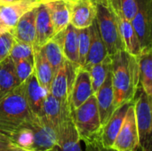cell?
I'll list each match as a JSON object with an SVG mask.
<instances>
[{
	"label": "cell",
	"mask_w": 152,
	"mask_h": 151,
	"mask_svg": "<svg viewBox=\"0 0 152 151\" xmlns=\"http://www.w3.org/2000/svg\"><path fill=\"white\" fill-rule=\"evenodd\" d=\"M110 58L114 106L117 109L124 103L134 101L140 85L139 63L137 56L125 50L110 55Z\"/></svg>",
	"instance_id": "6da1fadb"
},
{
	"label": "cell",
	"mask_w": 152,
	"mask_h": 151,
	"mask_svg": "<svg viewBox=\"0 0 152 151\" xmlns=\"http://www.w3.org/2000/svg\"><path fill=\"white\" fill-rule=\"evenodd\" d=\"M36 117L26 100L24 83L0 100V131L9 136L27 126Z\"/></svg>",
	"instance_id": "7a4b0ae2"
},
{
	"label": "cell",
	"mask_w": 152,
	"mask_h": 151,
	"mask_svg": "<svg viewBox=\"0 0 152 151\" xmlns=\"http://www.w3.org/2000/svg\"><path fill=\"white\" fill-rule=\"evenodd\" d=\"M96 23L109 55L125 50L118 23L117 13L109 0H95Z\"/></svg>",
	"instance_id": "3957f363"
},
{
	"label": "cell",
	"mask_w": 152,
	"mask_h": 151,
	"mask_svg": "<svg viewBox=\"0 0 152 151\" xmlns=\"http://www.w3.org/2000/svg\"><path fill=\"white\" fill-rule=\"evenodd\" d=\"M71 117L82 142L86 143L101 138L102 125L94 94L81 106L72 109Z\"/></svg>",
	"instance_id": "277c9868"
},
{
	"label": "cell",
	"mask_w": 152,
	"mask_h": 151,
	"mask_svg": "<svg viewBox=\"0 0 152 151\" xmlns=\"http://www.w3.org/2000/svg\"><path fill=\"white\" fill-rule=\"evenodd\" d=\"M134 112L139 134V150L152 151V97L141 85L134 98Z\"/></svg>",
	"instance_id": "5b68a950"
},
{
	"label": "cell",
	"mask_w": 152,
	"mask_h": 151,
	"mask_svg": "<svg viewBox=\"0 0 152 151\" xmlns=\"http://www.w3.org/2000/svg\"><path fill=\"white\" fill-rule=\"evenodd\" d=\"M78 67L66 60L54 76L51 85L50 93L60 101L61 107L66 110H71L70 96Z\"/></svg>",
	"instance_id": "8992f818"
},
{
	"label": "cell",
	"mask_w": 152,
	"mask_h": 151,
	"mask_svg": "<svg viewBox=\"0 0 152 151\" xmlns=\"http://www.w3.org/2000/svg\"><path fill=\"white\" fill-rule=\"evenodd\" d=\"M113 148L118 151L139 150V134L134 112V101L128 108Z\"/></svg>",
	"instance_id": "52a82bcc"
},
{
	"label": "cell",
	"mask_w": 152,
	"mask_h": 151,
	"mask_svg": "<svg viewBox=\"0 0 152 151\" xmlns=\"http://www.w3.org/2000/svg\"><path fill=\"white\" fill-rule=\"evenodd\" d=\"M138 10L131 20L140 40L142 50L152 47V0H136Z\"/></svg>",
	"instance_id": "ba28073f"
},
{
	"label": "cell",
	"mask_w": 152,
	"mask_h": 151,
	"mask_svg": "<svg viewBox=\"0 0 152 151\" xmlns=\"http://www.w3.org/2000/svg\"><path fill=\"white\" fill-rule=\"evenodd\" d=\"M68 3L70 24L75 28L78 29L89 28L96 20L97 8L95 0H74Z\"/></svg>",
	"instance_id": "9c48e42d"
},
{
	"label": "cell",
	"mask_w": 152,
	"mask_h": 151,
	"mask_svg": "<svg viewBox=\"0 0 152 151\" xmlns=\"http://www.w3.org/2000/svg\"><path fill=\"white\" fill-rule=\"evenodd\" d=\"M27 126L31 128L34 133V143L31 150H52L55 147L56 133L43 117H36Z\"/></svg>",
	"instance_id": "30bf717a"
},
{
	"label": "cell",
	"mask_w": 152,
	"mask_h": 151,
	"mask_svg": "<svg viewBox=\"0 0 152 151\" xmlns=\"http://www.w3.org/2000/svg\"><path fill=\"white\" fill-rule=\"evenodd\" d=\"M94 93L89 71L83 67H78L70 96L71 110L86 102Z\"/></svg>",
	"instance_id": "8fae6325"
},
{
	"label": "cell",
	"mask_w": 152,
	"mask_h": 151,
	"mask_svg": "<svg viewBox=\"0 0 152 151\" xmlns=\"http://www.w3.org/2000/svg\"><path fill=\"white\" fill-rule=\"evenodd\" d=\"M53 38L59 43L66 60L80 67L78 52V28H75L69 23L66 28L57 33Z\"/></svg>",
	"instance_id": "7c38bea8"
},
{
	"label": "cell",
	"mask_w": 152,
	"mask_h": 151,
	"mask_svg": "<svg viewBox=\"0 0 152 151\" xmlns=\"http://www.w3.org/2000/svg\"><path fill=\"white\" fill-rule=\"evenodd\" d=\"M94 95L96 97L101 123L103 126L109 121L116 109L114 106V90L112 85L111 70L109 73L104 83L94 93Z\"/></svg>",
	"instance_id": "4fadbf2b"
},
{
	"label": "cell",
	"mask_w": 152,
	"mask_h": 151,
	"mask_svg": "<svg viewBox=\"0 0 152 151\" xmlns=\"http://www.w3.org/2000/svg\"><path fill=\"white\" fill-rule=\"evenodd\" d=\"M55 36L46 4H39L36 18V39L33 48L43 47Z\"/></svg>",
	"instance_id": "5bb4252c"
},
{
	"label": "cell",
	"mask_w": 152,
	"mask_h": 151,
	"mask_svg": "<svg viewBox=\"0 0 152 151\" xmlns=\"http://www.w3.org/2000/svg\"><path fill=\"white\" fill-rule=\"evenodd\" d=\"M42 117L50 125L57 135L62 124L71 118V110L64 109L60 101L51 93H48L45 101Z\"/></svg>",
	"instance_id": "9a60e30c"
},
{
	"label": "cell",
	"mask_w": 152,
	"mask_h": 151,
	"mask_svg": "<svg viewBox=\"0 0 152 151\" xmlns=\"http://www.w3.org/2000/svg\"><path fill=\"white\" fill-rule=\"evenodd\" d=\"M133 102L134 101L126 102L118 107L113 112L109 121L102 126V134H101V142L103 144V146L109 147V148L113 147L115 140L125 120L128 108Z\"/></svg>",
	"instance_id": "2e32d148"
},
{
	"label": "cell",
	"mask_w": 152,
	"mask_h": 151,
	"mask_svg": "<svg viewBox=\"0 0 152 151\" xmlns=\"http://www.w3.org/2000/svg\"><path fill=\"white\" fill-rule=\"evenodd\" d=\"M23 83L25 86L26 100L31 111L35 116L42 117L44 104L48 93L40 85L34 73Z\"/></svg>",
	"instance_id": "e0dca14e"
},
{
	"label": "cell",
	"mask_w": 152,
	"mask_h": 151,
	"mask_svg": "<svg viewBox=\"0 0 152 151\" xmlns=\"http://www.w3.org/2000/svg\"><path fill=\"white\" fill-rule=\"evenodd\" d=\"M37 6L20 18L15 27L11 30L16 41L34 46L36 39V18Z\"/></svg>",
	"instance_id": "ac0fdd59"
},
{
	"label": "cell",
	"mask_w": 152,
	"mask_h": 151,
	"mask_svg": "<svg viewBox=\"0 0 152 151\" xmlns=\"http://www.w3.org/2000/svg\"><path fill=\"white\" fill-rule=\"evenodd\" d=\"M80 137L72 117L65 121L57 133V142L51 151H83Z\"/></svg>",
	"instance_id": "d6986e66"
},
{
	"label": "cell",
	"mask_w": 152,
	"mask_h": 151,
	"mask_svg": "<svg viewBox=\"0 0 152 151\" xmlns=\"http://www.w3.org/2000/svg\"><path fill=\"white\" fill-rule=\"evenodd\" d=\"M90 34H91L90 47H89L86 63L83 66V68H85L86 69H88L94 65L100 63L109 55L106 45L100 34L96 23V20L90 26Z\"/></svg>",
	"instance_id": "ffe728a7"
},
{
	"label": "cell",
	"mask_w": 152,
	"mask_h": 151,
	"mask_svg": "<svg viewBox=\"0 0 152 151\" xmlns=\"http://www.w3.org/2000/svg\"><path fill=\"white\" fill-rule=\"evenodd\" d=\"M40 3L30 1H17L13 4L0 5V19L11 30L15 27L21 16L31 9L37 7Z\"/></svg>",
	"instance_id": "44dd1931"
},
{
	"label": "cell",
	"mask_w": 152,
	"mask_h": 151,
	"mask_svg": "<svg viewBox=\"0 0 152 151\" xmlns=\"http://www.w3.org/2000/svg\"><path fill=\"white\" fill-rule=\"evenodd\" d=\"M34 74L40 85L50 93L54 73L41 47L34 48Z\"/></svg>",
	"instance_id": "7402d4cb"
},
{
	"label": "cell",
	"mask_w": 152,
	"mask_h": 151,
	"mask_svg": "<svg viewBox=\"0 0 152 151\" xmlns=\"http://www.w3.org/2000/svg\"><path fill=\"white\" fill-rule=\"evenodd\" d=\"M117 17L119 33L125 45V51L134 56H138L142 52V46L131 20H128L118 13H117Z\"/></svg>",
	"instance_id": "603a6c76"
},
{
	"label": "cell",
	"mask_w": 152,
	"mask_h": 151,
	"mask_svg": "<svg viewBox=\"0 0 152 151\" xmlns=\"http://www.w3.org/2000/svg\"><path fill=\"white\" fill-rule=\"evenodd\" d=\"M20 84L17 77L15 64L9 56L0 62V100Z\"/></svg>",
	"instance_id": "cb8c5ba5"
},
{
	"label": "cell",
	"mask_w": 152,
	"mask_h": 151,
	"mask_svg": "<svg viewBox=\"0 0 152 151\" xmlns=\"http://www.w3.org/2000/svg\"><path fill=\"white\" fill-rule=\"evenodd\" d=\"M55 35L67 28L70 23L69 3L65 0H54L46 3Z\"/></svg>",
	"instance_id": "d4e9b609"
},
{
	"label": "cell",
	"mask_w": 152,
	"mask_h": 151,
	"mask_svg": "<svg viewBox=\"0 0 152 151\" xmlns=\"http://www.w3.org/2000/svg\"><path fill=\"white\" fill-rule=\"evenodd\" d=\"M137 59L140 85L148 94L152 95V48L142 49Z\"/></svg>",
	"instance_id": "484cf974"
},
{
	"label": "cell",
	"mask_w": 152,
	"mask_h": 151,
	"mask_svg": "<svg viewBox=\"0 0 152 151\" xmlns=\"http://www.w3.org/2000/svg\"><path fill=\"white\" fill-rule=\"evenodd\" d=\"M46 60L50 63L54 76L59 71V69L63 66L66 61V58L62 53V50L59 43L53 37L47 44L41 47Z\"/></svg>",
	"instance_id": "4316f807"
},
{
	"label": "cell",
	"mask_w": 152,
	"mask_h": 151,
	"mask_svg": "<svg viewBox=\"0 0 152 151\" xmlns=\"http://www.w3.org/2000/svg\"><path fill=\"white\" fill-rule=\"evenodd\" d=\"M87 70L89 71V74L91 77L94 93H95L98 91V89L102 86V85L104 83L109 73L111 70L110 55H108L102 61H101L98 64L94 65Z\"/></svg>",
	"instance_id": "83f0119b"
},
{
	"label": "cell",
	"mask_w": 152,
	"mask_h": 151,
	"mask_svg": "<svg viewBox=\"0 0 152 151\" xmlns=\"http://www.w3.org/2000/svg\"><path fill=\"white\" fill-rule=\"evenodd\" d=\"M114 11L127 19L132 20L138 10L136 0H109Z\"/></svg>",
	"instance_id": "f1b7e54d"
},
{
	"label": "cell",
	"mask_w": 152,
	"mask_h": 151,
	"mask_svg": "<svg viewBox=\"0 0 152 151\" xmlns=\"http://www.w3.org/2000/svg\"><path fill=\"white\" fill-rule=\"evenodd\" d=\"M12 142L25 150H31L34 143V133L31 128L25 126L10 135Z\"/></svg>",
	"instance_id": "f546056e"
},
{
	"label": "cell",
	"mask_w": 152,
	"mask_h": 151,
	"mask_svg": "<svg viewBox=\"0 0 152 151\" xmlns=\"http://www.w3.org/2000/svg\"><path fill=\"white\" fill-rule=\"evenodd\" d=\"M10 57L13 62L20 60H28L34 61V48L32 45L15 40L10 53Z\"/></svg>",
	"instance_id": "4dcf8cb0"
},
{
	"label": "cell",
	"mask_w": 152,
	"mask_h": 151,
	"mask_svg": "<svg viewBox=\"0 0 152 151\" xmlns=\"http://www.w3.org/2000/svg\"><path fill=\"white\" fill-rule=\"evenodd\" d=\"M91 41L90 27L78 29V52H79V65L83 67L86 63L88 54Z\"/></svg>",
	"instance_id": "1f68e13d"
},
{
	"label": "cell",
	"mask_w": 152,
	"mask_h": 151,
	"mask_svg": "<svg viewBox=\"0 0 152 151\" xmlns=\"http://www.w3.org/2000/svg\"><path fill=\"white\" fill-rule=\"evenodd\" d=\"M14 64L17 77L20 83L26 81V79L34 73V61L28 60H20L14 62Z\"/></svg>",
	"instance_id": "d6a6232c"
},
{
	"label": "cell",
	"mask_w": 152,
	"mask_h": 151,
	"mask_svg": "<svg viewBox=\"0 0 152 151\" xmlns=\"http://www.w3.org/2000/svg\"><path fill=\"white\" fill-rule=\"evenodd\" d=\"M14 41L11 31L0 34V62L10 56Z\"/></svg>",
	"instance_id": "836d02e7"
},
{
	"label": "cell",
	"mask_w": 152,
	"mask_h": 151,
	"mask_svg": "<svg viewBox=\"0 0 152 151\" xmlns=\"http://www.w3.org/2000/svg\"><path fill=\"white\" fill-rule=\"evenodd\" d=\"M0 151H26L16 145L11 137L0 131Z\"/></svg>",
	"instance_id": "e575fe53"
},
{
	"label": "cell",
	"mask_w": 152,
	"mask_h": 151,
	"mask_svg": "<svg viewBox=\"0 0 152 151\" xmlns=\"http://www.w3.org/2000/svg\"><path fill=\"white\" fill-rule=\"evenodd\" d=\"M86 151H118V150L114 149L113 147H105L101 142L100 139H96L92 142H86Z\"/></svg>",
	"instance_id": "d590c367"
},
{
	"label": "cell",
	"mask_w": 152,
	"mask_h": 151,
	"mask_svg": "<svg viewBox=\"0 0 152 151\" xmlns=\"http://www.w3.org/2000/svg\"><path fill=\"white\" fill-rule=\"evenodd\" d=\"M7 31H11V29H10L9 28H7V27L3 23V21H2L1 19H0V34L4 33V32H7Z\"/></svg>",
	"instance_id": "8d00e7d4"
},
{
	"label": "cell",
	"mask_w": 152,
	"mask_h": 151,
	"mask_svg": "<svg viewBox=\"0 0 152 151\" xmlns=\"http://www.w3.org/2000/svg\"><path fill=\"white\" fill-rule=\"evenodd\" d=\"M52 1H54V0H39L40 4H46V3H49V2H52Z\"/></svg>",
	"instance_id": "74e56055"
},
{
	"label": "cell",
	"mask_w": 152,
	"mask_h": 151,
	"mask_svg": "<svg viewBox=\"0 0 152 151\" xmlns=\"http://www.w3.org/2000/svg\"><path fill=\"white\" fill-rule=\"evenodd\" d=\"M21 1H30V2H37V3H40L39 0H21Z\"/></svg>",
	"instance_id": "f35d334b"
},
{
	"label": "cell",
	"mask_w": 152,
	"mask_h": 151,
	"mask_svg": "<svg viewBox=\"0 0 152 151\" xmlns=\"http://www.w3.org/2000/svg\"><path fill=\"white\" fill-rule=\"evenodd\" d=\"M26 151H40V150H26ZM46 151H51V150H46Z\"/></svg>",
	"instance_id": "ab89813d"
},
{
	"label": "cell",
	"mask_w": 152,
	"mask_h": 151,
	"mask_svg": "<svg viewBox=\"0 0 152 151\" xmlns=\"http://www.w3.org/2000/svg\"><path fill=\"white\" fill-rule=\"evenodd\" d=\"M65 1H68V2H70V1H74V0H65Z\"/></svg>",
	"instance_id": "60d3db41"
},
{
	"label": "cell",
	"mask_w": 152,
	"mask_h": 151,
	"mask_svg": "<svg viewBox=\"0 0 152 151\" xmlns=\"http://www.w3.org/2000/svg\"><path fill=\"white\" fill-rule=\"evenodd\" d=\"M151 97H152V95H151Z\"/></svg>",
	"instance_id": "b9f144b4"
},
{
	"label": "cell",
	"mask_w": 152,
	"mask_h": 151,
	"mask_svg": "<svg viewBox=\"0 0 152 151\" xmlns=\"http://www.w3.org/2000/svg\"><path fill=\"white\" fill-rule=\"evenodd\" d=\"M151 48H152V47H151Z\"/></svg>",
	"instance_id": "7bdbcfd3"
}]
</instances>
